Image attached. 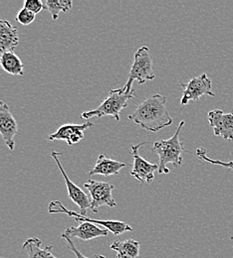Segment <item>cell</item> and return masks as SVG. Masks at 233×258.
<instances>
[{
  "label": "cell",
  "instance_id": "52a82bcc",
  "mask_svg": "<svg viewBox=\"0 0 233 258\" xmlns=\"http://www.w3.org/2000/svg\"><path fill=\"white\" fill-rule=\"evenodd\" d=\"M180 87L182 88L181 105H187L191 100H199L202 96L215 97V94L211 92V80L206 74L193 78L187 84H180Z\"/></svg>",
  "mask_w": 233,
  "mask_h": 258
},
{
  "label": "cell",
  "instance_id": "cb8c5ba5",
  "mask_svg": "<svg viewBox=\"0 0 233 258\" xmlns=\"http://www.w3.org/2000/svg\"><path fill=\"white\" fill-rule=\"evenodd\" d=\"M0 258H2V257H0Z\"/></svg>",
  "mask_w": 233,
  "mask_h": 258
},
{
  "label": "cell",
  "instance_id": "d6986e66",
  "mask_svg": "<svg viewBox=\"0 0 233 258\" xmlns=\"http://www.w3.org/2000/svg\"><path fill=\"white\" fill-rule=\"evenodd\" d=\"M43 7L47 9L53 20H57L60 12H68L73 5L71 0H43Z\"/></svg>",
  "mask_w": 233,
  "mask_h": 258
},
{
  "label": "cell",
  "instance_id": "e0dca14e",
  "mask_svg": "<svg viewBox=\"0 0 233 258\" xmlns=\"http://www.w3.org/2000/svg\"><path fill=\"white\" fill-rule=\"evenodd\" d=\"M42 244V241L34 236L28 238L23 243V250L28 255V258H57L55 257L52 253V245L46 246L44 249H42L40 246Z\"/></svg>",
  "mask_w": 233,
  "mask_h": 258
},
{
  "label": "cell",
  "instance_id": "2e32d148",
  "mask_svg": "<svg viewBox=\"0 0 233 258\" xmlns=\"http://www.w3.org/2000/svg\"><path fill=\"white\" fill-rule=\"evenodd\" d=\"M111 249L117 252V258H141L139 243L134 239L115 241L111 244Z\"/></svg>",
  "mask_w": 233,
  "mask_h": 258
},
{
  "label": "cell",
  "instance_id": "7c38bea8",
  "mask_svg": "<svg viewBox=\"0 0 233 258\" xmlns=\"http://www.w3.org/2000/svg\"><path fill=\"white\" fill-rule=\"evenodd\" d=\"M208 121L215 136L225 140H233V112L225 113L220 109L208 112Z\"/></svg>",
  "mask_w": 233,
  "mask_h": 258
},
{
  "label": "cell",
  "instance_id": "6da1fadb",
  "mask_svg": "<svg viewBox=\"0 0 233 258\" xmlns=\"http://www.w3.org/2000/svg\"><path fill=\"white\" fill-rule=\"evenodd\" d=\"M167 97L162 95H154L143 101L129 119L135 124L151 132H158L172 124V118L167 111Z\"/></svg>",
  "mask_w": 233,
  "mask_h": 258
},
{
  "label": "cell",
  "instance_id": "5bb4252c",
  "mask_svg": "<svg viewBox=\"0 0 233 258\" xmlns=\"http://www.w3.org/2000/svg\"><path fill=\"white\" fill-rule=\"evenodd\" d=\"M19 44L18 29L7 20L0 19V52H13Z\"/></svg>",
  "mask_w": 233,
  "mask_h": 258
},
{
  "label": "cell",
  "instance_id": "ba28073f",
  "mask_svg": "<svg viewBox=\"0 0 233 258\" xmlns=\"http://www.w3.org/2000/svg\"><path fill=\"white\" fill-rule=\"evenodd\" d=\"M148 142H141L137 145H133L131 147V154L133 156V164L131 175L139 182H145L151 184L155 180V172L159 170L158 164H153L151 162L147 161L143 158L138 150Z\"/></svg>",
  "mask_w": 233,
  "mask_h": 258
},
{
  "label": "cell",
  "instance_id": "603a6c76",
  "mask_svg": "<svg viewBox=\"0 0 233 258\" xmlns=\"http://www.w3.org/2000/svg\"><path fill=\"white\" fill-rule=\"evenodd\" d=\"M61 237L62 238H64L65 240L67 241V243H68V247H69V249L72 251V252H74V254L76 255V257L77 258H89L86 257L84 254H82L78 249H77V247L75 246V244H74V242H73V239H71V238H69L68 236L66 235H64V234H62L61 233ZM93 258H106L104 255H101V254H97L95 257Z\"/></svg>",
  "mask_w": 233,
  "mask_h": 258
},
{
  "label": "cell",
  "instance_id": "4fadbf2b",
  "mask_svg": "<svg viewBox=\"0 0 233 258\" xmlns=\"http://www.w3.org/2000/svg\"><path fill=\"white\" fill-rule=\"evenodd\" d=\"M108 233H109V230L104 227L101 228L97 225H94L91 223H81V225L77 227H74V226L67 227L62 234L66 235L71 239H73L74 237H77L81 240H91L96 237L107 236Z\"/></svg>",
  "mask_w": 233,
  "mask_h": 258
},
{
  "label": "cell",
  "instance_id": "ac0fdd59",
  "mask_svg": "<svg viewBox=\"0 0 233 258\" xmlns=\"http://www.w3.org/2000/svg\"><path fill=\"white\" fill-rule=\"evenodd\" d=\"M0 66L8 74L23 76L24 64L14 52H5L0 56Z\"/></svg>",
  "mask_w": 233,
  "mask_h": 258
},
{
  "label": "cell",
  "instance_id": "3957f363",
  "mask_svg": "<svg viewBox=\"0 0 233 258\" xmlns=\"http://www.w3.org/2000/svg\"><path fill=\"white\" fill-rule=\"evenodd\" d=\"M133 97H136L133 90L130 93L124 92L123 89L111 90L108 97L96 109L84 111L81 114V117L83 119H90L92 117L101 118L104 116H112L115 120L120 121L122 110L129 105V101Z\"/></svg>",
  "mask_w": 233,
  "mask_h": 258
},
{
  "label": "cell",
  "instance_id": "8fae6325",
  "mask_svg": "<svg viewBox=\"0 0 233 258\" xmlns=\"http://www.w3.org/2000/svg\"><path fill=\"white\" fill-rule=\"evenodd\" d=\"M17 133V121L13 117L9 106L0 100V134L10 151H13L14 149V137Z\"/></svg>",
  "mask_w": 233,
  "mask_h": 258
},
{
  "label": "cell",
  "instance_id": "7a4b0ae2",
  "mask_svg": "<svg viewBox=\"0 0 233 258\" xmlns=\"http://www.w3.org/2000/svg\"><path fill=\"white\" fill-rule=\"evenodd\" d=\"M185 122L181 120L178 124V127L176 129L175 133L167 140H160L154 143L153 145V152L158 154L159 159H160V164H159V174L164 175V174H169V169L167 168V165L168 163H171L175 168H178L182 164V153L188 152L190 153L189 150H187L181 143L179 139V133L180 130L183 127Z\"/></svg>",
  "mask_w": 233,
  "mask_h": 258
},
{
  "label": "cell",
  "instance_id": "44dd1931",
  "mask_svg": "<svg viewBox=\"0 0 233 258\" xmlns=\"http://www.w3.org/2000/svg\"><path fill=\"white\" fill-rule=\"evenodd\" d=\"M35 17H36V14H34L31 11H29L26 8L23 7L18 12V14L16 16V21L19 22L22 25H29V24L34 22Z\"/></svg>",
  "mask_w": 233,
  "mask_h": 258
},
{
  "label": "cell",
  "instance_id": "30bf717a",
  "mask_svg": "<svg viewBox=\"0 0 233 258\" xmlns=\"http://www.w3.org/2000/svg\"><path fill=\"white\" fill-rule=\"evenodd\" d=\"M94 123L87 121L83 124H64L53 133L48 135L47 139L50 141L54 140H64L69 146L78 144L82 139L85 138L84 131L94 127Z\"/></svg>",
  "mask_w": 233,
  "mask_h": 258
},
{
  "label": "cell",
  "instance_id": "5b68a950",
  "mask_svg": "<svg viewBox=\"0 0 233 258\" xmlns=\"http://www.w3.org/2000/svg\"><path fill=\"white\" fill-rule=\"evenodd\" d=\"M48 212L51 215H56V214H63L67 215L68 217L75 218L76 222L80 223H91L94 225H100L104 228L108 229L115 235H120L124 232L127 231H132L133 228L132 226H129L128 224L124 222H119V221H102V220H92L87 218V216H83L80 213H76L74 211L68 210L66 207L60 202V201H52L50 202L48 206Z\"/></svg>",
  "mask_w": 233,
  "mask_h": 258
},
{
  "label": "cell",
  "instance_id": "7402d4cb",
  "mask_svg": "<svg viewBox=\"0 0 233 258\" xmlns=\"http://www.w3.org/2000/svg\"><path fill=\"white\" fill-rule=\"evenodd\" d=\"M24 8L31 11L34 14H38L44 9L43 3L40 0H26L24 2Z\"/></svg>",
  "mask_w": 233,
  "mask_h": 258
},
{
  "label": "cell",
  "instance_id": "9a60e30c",
  "mask_svg": "<svg viewBox=\"0 0 233 258\" xmlns=\"http://www.w3.org/2000/svg\"><path fill=\"white\" fill-rule=\"evenodd\" d=\"M127 167V164L123 162L116 161L111 159L105 154H101L97 159V162L93 169L89 171L88 175H103V176H112V175H118L120 171Z\"/></svg>",
  "mask_w": 233,
  "mask_h": 258
},
{
  "label": "cell",
  "instance_id": "8992f818",
  "mask_svg": "<svg viewBox=\"0 0 233 258\" xmlns=\"http://www.w3.org/2000/svg\"><path fill=\"white\" fill-rule=\"evenodd\" d=\"M84 187L89 191L91 199V210L94 213H98V209L102 206H108L114 208L117 206L113 198L114 185L107 182H99L95 180H89L84 184Z\"/></svg>",
  "mask_w": 233,
  "mask_h": 258
},
{
  "label": "cell",
  "instance_id": "9c48e42d",
  "mask_svg": "<svg viewBox=\"0 0 233 258\" xmlns=\"http://www.w3.org/2000/svg\"><path fill=\"white\" fill-rule=\"evenodd\" d=\"M62 155V152L61 151H55V150H52L51 152V156L52 158L55 160L61 174L63 175L64 177V180H65V183H66L67 191H68V195H69V198L71 199V201L73 203H75L79 209H80V214L83 215V216H86L87 215V211L88 209L91 208V199L87 196V194L84 193L77 185H75L71 179L68 177V175L61 164V162L59 160V156Z\"/></svg>",
  "mask_w": 233,
  "mask_h": 258
},
{
  "label": "cell",
  "instance_id": "277c9868",
  "mask_svg": "<svg viewBox=\"0 0 233 258\" xmlns=\"http://www.w3.org/2000/svg\"><path fill=\"white\" fill-rule=\"evenodd\" d=\"M156 78L154 72L153 58L150 49L146 46L141 47L133 55V62L129 74V79L126 85L122 88L124 92L130 93L133 91V83L136 81L139 85L147 81H152Z\"/></svg>",
  "mask_w": 233,
  "mask_h": 258
},
{
  "label": "cell",
  "instance_id": "ffe728a7",
  "mask_svg": "<svg viewBox=\"0 0 233 258\" xmlns=\"http://www.w3.org/2000/svg\"><path fill=\"white\" fill-rule=\"evenodd\" d=\"M196 156L198 158H200V160L202 161L207 162L211 165H218V166H221V167H224L226 169H229V170H232L233 171V161H221V160H217V159H211L207 156L206 154V150L204 148H198L197 151H196Z\"/></svg>",
  "mask_w": 233,
  "mask_h": 258
}]
</instances>
